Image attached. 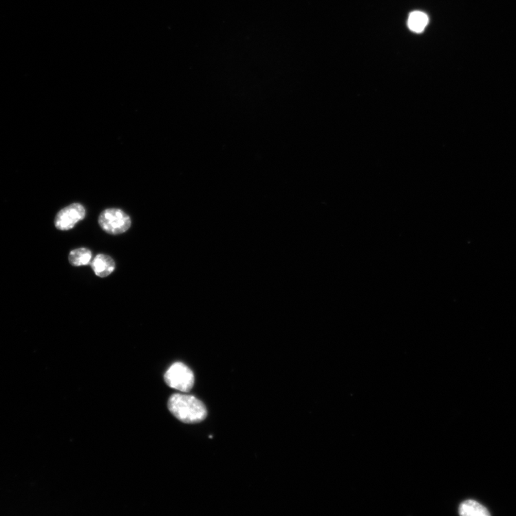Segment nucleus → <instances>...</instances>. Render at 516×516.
Here are the masks:
<instances>
[{
	"label": "nucleus",
	"mask_w": 516,
	"mask_h": 516,
	"mask_svg": "<svg viewBox=\"0 0 516 516\" xmlns=\"http://www.w3.org/2000/svg\"><path fill=\"white\" fill-rule=\"evenodd\" d=\"M91 265L95 274L100 278L108 277L116 268V264L113 258L105 254L96 255Z\"/></svg>",
	"instance_id": "obj_5"
},
{
	"label": "nucleus",
	"mask_w": 516,
	"mask_h": 516,
	"mask_svg": "<svg viewBox=\"0 0 516 516\" xmlns=\"http://www.w3.org/2000/svg\"><path fill=\"white\" fill-rule=\"evenodd\" d=\"M172 415L186 424L200 423L208 416L204 405L193 395L175 394L168 401Z\"/></svg>",
	"instance_id": "obj_1"
},
{
	"label": "nucleus",
	"mask_w": 516,
	"mask_h": 516,
	"mask_svg": "<svg viewBox=\"0 0 516 516\" xmlns=\"http://www.w3.org/2000/svg\"><path fill=\"white\" fill-rule=\"evenodd\" d=\"M98 224L102 230L107 233L120 235L126 233L131 228V219L123 211L109 208L100 213Z\"/></svg>",
	"instance_id": "obj_2"
},
{
	"label": "nucleus",
	"mask_w": 516,
	"mask_h": 516,
	"mask_svg": "<svg viewBox=\"0 0 516 516\" xmlns=\"http://www.w3.org/2000/svg\"><path fill=\"white\" fill-rule=\"evenodd\" d=\"M429 22L428 16L420 11L412 12L408 19V27L409 28L415 32H422Z\"/></svg>",
	"instance_id": "obj_8"
},
{
	"label": "nucleus",
	"mask_w": 516,
	"mask_h": 516,
	"mask_svg": "<svg viewBox=\"0 0 516 516\" xmlns=\"http://www.w3.org/2000/svg\"><path fill=\"white\" fill-rule=\"evenodd\" d=\"M459 513L463 516H490L489 510L483 505L474 500H467L462 503Z\"/></svg>",
	"instance_id": "obj_6"
},
{
	"label": "nucleus",
	"mask_w": 516,
	"mask_h": 516,
	"mask_svg": "<svg viewBox=\"0 0 516 516\" xmlns=\"http://www.w3.org/2000/svg\"><path fill=\"white\" fill-rule=\"evenodd\" d=\"M68 261L75 267L88 266L92 261V252L85 248L75 249L69 254Z\"/></svg>",
	"instance_id": "obj_7"
},
{
	"label": "nucleus",
	"mask_w": 516,
	"mask_h": 516,
	"mask_svg": "<svg viewBox=\"0 0 516 516\" xmlns=\"http://www.w3.org/2000/svg\"><path fill=\"white\" fill-rule=\"evenodd\" d=\"M164 380L171 388L187 393L195 385L193 372L182 363L172 365L164 374Z\"/></svg>",
	"instance_id": "obj_3"
},
{
	"label": "nucleus",
	"mask_w": 516,
	"mask_h": 516,
	"mask_svg": "<svg viewBox=\"0 0 516 516\" xmlns=\"http://www.w3.org/2000/svg\"><path fill=\"white\" fill-rule=\"evenodd\" d=\"M86 215L84 206L80 203H74L62 209L56 215L55 226L58 230H69L83 220Z\"/></svg>",
	"instance_id": "obj_4"
}]
</instances>
